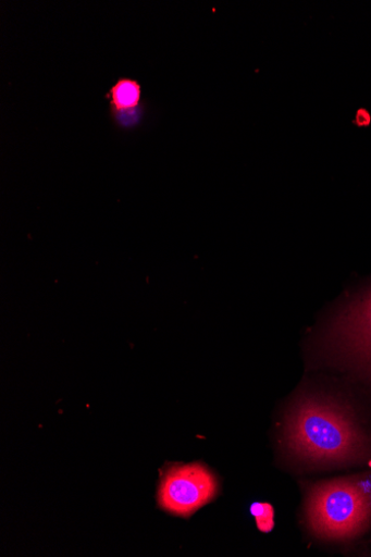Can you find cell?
<instances>
[{"instance_id":"6da1fadb","label":"cell","mask_w":371,"mask_h":557,"mask_svg":"<svg viewBox=\"0 0 371 557\" xmlns=\"http://www.w3.org/2000/svg\"><path fill=\"white\" fill-rule=\"evenodd\" d=\"M285 438L297 457L318 465L354 461L366 448L353 414L325 396L304 397L296 404L286 422Z\"/></svg>"},{"instance_id":"7a4b0ae2","label":"cell","mask_w":371,"mask_h":557,"mask_svg":"<svg viewBox=\"0 0 371 557\" xmlns=\"http://www.w3.org/2000/svg\"><path fill=\"white\" fill-rule=\"evenodd\" d=\"M307 517L311 531L327 540L361 533L371 520V495L360 482L334 480L310 490Z\"/></svg>"},{"instance_id":"3957f363","label":"cell","mask_w":371,"mask_h":557,"mask_svg":"<svg viewBox=\"0 0 371 557\" xmlns=\"http://www.w3.org/2000/svg\"><path fill=\"white\" fill-rule=\"evenodd\" d=\"M332 362L371 385V283L350 296L331 323Z\"/></svg>"},{"instance_id":"277c9868","label":"cell","mask_w":371,"mask_h":557,"mask_svg":"<svg viewBox=\"0 0 371 557\" xmlns=\"http://www.w3.org/2000/svg\"><path fill=\"white\" fill-rule=\"evenodd\" d=\"M219 483L201 465L171 468L158 490V504L164 511L188 518L213 499Z\"/></svg>"},{"instance_id":"5b68a950","label":"cell","mask_w":371,"mask_h":557,"mask_svg":"<svg viewBox=\"0 0 371 557\" xmlns=\"http://www.w3.org/2000/svg\"><path fill=\"white\" fill-rule=\"evenodd\" d=\"M109 101L110 115L123 131L139 127L146 114L143 86L133 77H120L104 95Z\"/></svg>"},{"instance_id":"8992f818","label":"cell","mask_w":371,"mask_h":557,"mask_svg":"<svg viewBox=\"0 0 371 557\" xmlns=\"http://www.w3.org/2000/svg\"><path fill=\"white\" fill-rule=\"evenodd\" d=\"M259 531L269 533L274 529V509L269 503H253L250 508Z\"/></svg>"}]
</instances>
